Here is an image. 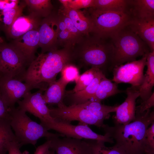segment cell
Instances as JSON below:
<instances>
[{
	"label": "cell",
	"instance_id": "1",
	"mask_svg": "<svg viewBox=\"0 0 154 154\" xmlns=\"http://www.w3.org/2000/svg\"><path fill=\"white\" fill-rule=\"evenodd\" d=\"M73 50L63 48L38 54L28 66L23 81L32 89L44 92L56 80L58 74L66 64L73 62Z\"/></svg>",
	"mask_w": 154,
	"mask_h": 154
},
{
	"label": "cell",
	"instance_id": "2",
	"mask_svg": "<svg viewBox=\"0 0 154 154\" xmlns=\"http://www.w3.org/2000/svg\"><path fill=\"white\" fill-rule=\"evenodd\" d=\"M135 116V119L129 123L115 124L113 127L105 125L102 128L127 154H154L148 147L145 137L147 129L154 122V111L149 109Z\"/></svg>",
	"mask_w": 154,
	"mask_h": 154
},
{
	"label": "cell",
	"instance_id": "3",
	"mask_svg": "<svg viewBox=\"0 0 154 154\" xmlns=\"http://www.w3.org/2000/svg\"><path fill=\"white\" fill-rule=\"evenodd\" d=\"M73 50V61L78 62L79 66L96 68L104 71L111 65L112 50L110 41L94 35H85Z\"/></svg>",
	"mask_w": 154,
	"mask_h": 154
},
{
	"label": "cell",
	"instance_id": "4",
	"mask_svg": "<svg viewBox=\"0 0 154 154\" xmlns=\"http://www.w3.org/2000/svg\"><path fill=\"white\" fill-rule=\"evenodd\" d=\"M112 50L110 69L125 63L136 60L150 52L146 44L127 25L110 38Z\"/></svg>",
	"mask_w": 154,
	"mask_h": 154
},
{
	"label": "cell",
	"instance_id": "5",
	"mask_svg": "<svg viewBox=\"0 0 154 154\" xmlns=\"http://www.w3.org/2000/svg\"><path fill=\"white\" fill-rule=\"evenodd\" d=\"M10 124L14 131L16 139L21 147L31 144L35 145L42 137L47 139L55 137H64L58 133H53L46 128L32 120L25 111L15 106L9 109Z\"/></svg>",
	"mask_w": 154,
	"mask_h": 154
},
{
	"label": "cell",
	"instance_id": "6",
	"mask_svg": "<svg viewBox=\"0 0 154 154\" xmlns=\"http://www.w3.org/2000/svg\"><path fill=\"white\" fill-rule=\"evenodd\" d=\"M92 23V33L104 39L112 36L127 25L131 18L128 11H115L89 8L87 14Z\"/></svg>",
	"mask_w": 154,
	"mask_h": 154
},
{
	"label": "cell",
	"instance_id": "7",
	"mask_svg": "<svg viewBox=\"0 0 154 154\" xmlns=\"http://www.w3.org/2000/svg\"><path fill=\"white\" fill-rule=\"evenodd\" d=\"M0 63L3 77L22 82L30 64L23 54L13 44L2 43L0 44Z\"/></svg>",
	"mask_w": 154,
	"mask_h": 154
},
{
	"label": "cell",
	"instance_id": "8",
	"mask_svg": "<svg viewBox=\"0 0 154 154\" xmlns=\"http://www.w3.org/2000/svg\"><path fill=\"white\" fill-rule=\"evenodd\" d=\"M51 116L57 121L70 123L76 121L79 123L103 128L104 120L85 108L82 104L67 106L65 104L49 109Z\"/></svg>",
	"mask_w": 154,
	"mask_h": 154
},
{
	"label": "cell",
	"instance_id": "9",
	"mask_svg": "<svg viewBox=\"0 0 154 154\" xmlns=\"http://www.w3.org/2000/svg\"><path fill=\"white\" fill-rule=\"evenodd\" d=\"M48 130L52 129L64 137L79 139H87L104 143H114V139L107 133L104 135L96 133L88 125L79 123L75 125L70 123L54 121L42 125Z\"/></svg>",
	"mask_w": 154,
	"mask_h": 154
},
{
	"label": "cell",
	"instance_id": "10",
	"mask_svg": "<svg viewBox=\"0 0 154 154\" xmlns=\"http://www.w3.org/2000/svg\"><path fill=\"white\" fill-rule=\"evenodd\" d=\"M147 54L140 59L114 67L112 70L113 77L112 80L117 84L124 83L130 84L132 86H139L143 79Z\"/></svg>",
	"mask_w": 154,
	"mask_h": 154
},
{
	"label": "cell",
	"instance_id": "11",
	"mask_svg": "<svg viewBox=\"0 0 154 154\" xmlns=\"http://www.w3.org/2000/svg\"><path fill=\"white\" fill-rule=\"evenodd\" d=\"M48 139L50 141V149L54 150L56 154H94L96 141L66 137H53Z\"/></svg>",
	"mask_w": 154,
	"mask_h": 154
},
{
	"label": "cell",
	"instance_id": "12",
	"mask_svg": "<svg viewBox=\"0 0 154 154\" xmlns=\"http://www.w3.org/2000/svg\"><path fill=\"white\" fill-rule=\"evenodd\" d=\"M44 92L41 90L34 93L30 92L24 96L22 100H19L17 103L19 109L38 117L41 125L55 120L51 116L50 109L43 98Z\"/></svg>",
	"mask_w": 154,
	"mask_h": 154
},
{
	"label": "cell",
	"instance_id": "13",
	"mask_svg": "<svg viewBox=\"0 0 154 154\" xmlns=\"http://www.w3.org/2000/svg\"><path fill=\"white\" fill-rule=\"evenodd\" d=\"M32 90L28 84L17 79L4 76L0 78V91L9 108Z\"/></svg>",
	"mask_w": 154,
	"mask_h": 154
},
{
	"label": "cell",
	"instance_id": "14",
	"mask_svg": "<svg viewBox=\"0 0 154 154\" xmlns=\"http://www.w3.org/2000/svg\"><path fill=\"white\" fill-rule=\"evenodd\" d=\"M38 31L39 47L41 48V53L58 49L57 26L54 15L51 14L42 20Z\"/></svg>",
	"mask_w": 154,
	"mask_h": 154
},
{
	"label": "cell",
	"instance_id": "15",
	"mask_svg": "<svg viewBox=\"0 0 154 154\" xmlns=\"http://www.w3.org/2000/svg\"><path fill=\"white\" fill-rule=\"evenodd\" d=\"M139 86H132L125 91L127 97L125 101L117 106L114 117L115 124L125 125L136 118V100L139 97Z\"/></svg>",
	"mask_w": 154,
	"mask_h": 154
},
{
	"label": "cell",
	"instance_id": "16",
	"mask_svg": "<svg viewBox=\"0 0 154 154\" xmlns=\"http://www.w3.org/2000/svg\"><path fill=\"white\" fill-rule=\"evenodd\" d=\"M127 26L154 51V18L141 19L131 17Z\"/></svg>",
	"mask_w": 154,
	"mask_h": 154
},
{
	"label": "cell",
	"instance_id": "17",
	"mask_svg": "<svg viewBox=\"0 0 154 154\" xmlns=\"http://www.w3.org/2000/svg\"><path fill=\"white\" fill-rule=\"evenodd\" d=\"M38 29L30 31L15 39L13 44L24 56L30 64L35 59V54L39 47Z\"/></svg>",
	"mask_w": 154,
	"mask_h": 154
},
{
	"label": "cell",
	"instance_id": "18",
	"mask_svg": "<svg viewBox=\"0 0 154 154\" xmlns=\"http://www.w3.org/2000/svg\"><path fill=\"white\" fill-rule=\"evenodd\" d=\"M41 20V18L33 13L22 15L6 28V33L10 38L16 39L30 31L38 29Z\"/></svg>",
	"mask_w": 154,
	"mask_h": 154
},
{
	"label": "cell",
	"instance_id": "19",
	"mask_svg": "<svg viewBox=\"0 0 154 154\" xmlns=\"http://www.w3.org/2000/svg\"><path fill=\"white\" fill-rule=\"evenodd\" d=\"M105 75L100 71L92 82L83 90L73 93L65 92V96L69 97L70 101V105L84 103L92 99L96 92L102 79Z\"/></svg>",
	"mask_w": 154,
	"mask_h": 154
},
{
	"label": "cell",
	"instance_id": "20",
	"mask_svg": "<svg viewBox=\"0 0 154 154\" xmlns=\"http://www.w3.org/2000/svg\"><path fill=\"white\" fill-rule=\"evenodd\" d=\"M147 70L144 75L143 82L139 87V97L142 101L148 99L152 94L154 86V51L147 55Z\"/></svg>",
	"mask_w": 154,
	"mask_h": 154
},
{
	"label": "cell",
	"instance_id": "21",
	"mask_svg": "<svg viewBox=\"0 0 154 154\" xmlns=\"http://www.w3.org/2000/svg\"><path fill=\"white\" fill-rule=\"evenodd\" d=\"M59 11L68 17L76 28L84 35L92 33V21L87 14L80 10H75L69 7L63 8Z\"/></svg>",
	"mask_w": 154,
	"mask_h": 154
},
{
	"label": "cell",
	"instance_id": "22",
	"mask_svg": "<svg viewBox=\"0 0 154 154\" xmlns=\"http://www.w3.org/2000/svg\"><path fill=\"white\" fill-rule=\"evenodd\" d=\"M66 85L60 78L50 84L43 94L46 104L57 105L59 107L64 104L63 100Z\"/></svg>",
	"mask_w": 154,
	"mask_h": 154
},
{
	"label": "cell",
	"instance_id": "23",
	"mask_svg": "<svg viewBox=\"0 0 154 154\" xmlns=\"http://www.w3.org/2000/svg\"><path fill=\"white\" fill-rule=\"evenodd\" d=\"M131 6L128 11L131 17L145 19L154 18V0H128Z\"/></svg>",
	"mask_w": 154,
	"mask_h": 154
},
{
	"label": "cell",
	"instance_id": "24",
	"mask_svg": "<svg viewBox=\"0 0 154 154\" xmlns=\"http://www.w3.org/2000/svg\"><path fill=\"white\" fill-rule=\"evenodd\" d=\"M124 92L118 89L117 84L113 82L105 76L101 80L96 92L91 100L101 102L110 96Z\"/></svg>",
	"mask_w": 154,
	"mask_h": 154
},
{
	"label": "cell",
	"instance_id": "25",
	"mask_svg": "<svg viewBox=\"0 0 154 154\" xmlns=\"http://www.w3.org/2000/svg\"><path fill=\"white\" fill-rule=\"evenodd\" d=\"M24 1L30 12L40 18L51 14L53 6L50 0H25Z\"/></svg>",
	"mask_w": 154,
	"mask_h": 154
},
{
	"label": "cell",
	"instance_id": "26",
	"mask_svg": "<svg viewBox=\"0 0 154 154\" xmlns=\"http://www.w3.org/2000/svg\"><path fill=\"white\" fill-rule=\"evenodd\" d=\"M54 16L57 26L58 45L63 48L73 49L71 36L66 25L58 13Z\"/></svg>",
	"mask_w": 154,
	"mask_h": 154
},
{
	"label": "cell",
	"instance_id": "27",
	"mask_svg": "<svg viewBox=\"0 0 154 154\" xmlns=\"http://www.w3.org/2000/svg\"><path fill=\"white\" fill-rule=\"evenodd\" d=\"M128 0H94L93 8L104 11H127Z\"/></svg>",
	"mask_w": 154,
	"mask_h": 154
},
{
	"label": "cell",
	"instance_id": "28",
	"mask_svg": "<svg viewBox=\"0 0 154 154\" xmlns=\"http://www.w3.org/2000/svg\"><path fill=\"white\" fill-rule=\"evenodd\" d=\"M100 71L101 70L96 68H90L79 75L75 81L76 85L72 90L67 91L66 92L67 93H73L83 90L92 82Z\"/></svg>",
	"mask_w": 154,
	"mask_h": 154
},
{
	"label": "cell",
	"instance_id": "29",
	"mask_svg": "<svg viewBox=\"0 0 154 154\" xmlns=\"http://www.w3.org/2000/svg\"><path fill=\"white\" fill-rule=\"evenodd\" d=\"M26 5L24 2L19 4L16 7L0 11V21L4 24L6 28L11 25L17 18L23 15V9Z\"/></svg>",
	"mask_w": 154,
	"mask_h": 154
},
{
	"label": "cell",
	"instance_id": "30",
	"mask_svg": "<svg viewBox=\"0 0 154 154\" xmlns=\"http://www.w3.org/2000/svg\"><path fill=\"white\" fill-rule=\"evenodd\" d=\"M14 141H17L10 125L9 119H0V149L8 142Z\"/></svg>",
	"mask_w": 154,
	"mask_h": 154
},
{
	"label": "cell",
	"instance_id": "31",
	"mask_svg": "<svg viewBox=\"0 0 154 154\" xmlns=\"http://www.w3.org/2000/svg\"><path fill=\"white\" fill-rule=\"evenodd\" d=\"M60 79L65 84L75 81L79 76V68L73 63L66 65L61 71Z\"/></svg>",
	"mask_w": 154,
	"mask_h": 154
},
{
	"label": "cell",
	"instance_id": "32",
	"mask_svg": "<svg viewBox=\"0 0 154 154\" xmlns=\"http://www.w3.org/2000/svg\"><path fill=\"white\" fill-rule=\"evenodd\" d=\"M65 23L71 36L74 47L79 43L83 38L84 35L76 28L69 18L59 11L58 13Z\"/></svg>",
	"mask_w": 154,
	"mask_h": 154
},
{
	"label": "cell",
	"instance_id": "33",
	"mask_svg": "<svg viewBox=\"0 0 154 154\" xmlns=\"http://www.w3.org/2000/svg\"><path fill=\"white\" fill-rule=\"evenodd\" d=\"M104 142L96 141L94 145V154H127L125 151L115 144L107 147Z\"/></svg>",
	"mask_w": 154,
	"mask_h": 154
},
{
	"label": "cell",
	"instance_id": "34",
	"mask_svg": "<svg viewBox=\"0 0 154 154\" xmlns=\"http://www.w3.org/2000/svg\"><path fill=\"white\" fill-rule=\"evenodd\" d=\"M94 0H69L68 7L75 10H80L94 7Z\"/></svg>",
	"mask_w": 154,
	"mask_h": 154
},
{
	"label": "cell",
	"instance_id": "35",
	"mask_svg": "<svg viewBox=\"0 0 154 154\" xmlns=\"http://www.w3.org/2000/svg\"><path fill=\"white\" fill-rule=\"evenodd\" d=\"M154 106V93L147 99L142 102L139 106L136 107L135 115L141 114Z\"/></svg>",
	"mask_w": 154,
	"mask_h": 154
},
{
	"label": "cell",
	"instance_id": "36",
	"mask_svg": "<svg viewBox=\"0 0 154 154\" xmlns=\"http://www.w3.org/2000/svg\"><path fill=\"white\" fill-rule=\"evenodd\" d=\"M145 137L148 147L151 152L154 154V122L147 129Z\"/></svg>",
	"mask_w": 154,
	"mask_h": 154
},
{
	"label": "cell",
	"instance_id": "37",
	"mask_svg": "<svg viewBox=\"0 0 154 154\" xmlns=\"http://www.w3.org/2000/svg\"><path fill=\"white\" fill-rule=\"evenodd\" d=\"M5 146L8 154H24L21 151V147L17 141L9 142Z\"/></svg>",
	"mask_w": 154,
	"mask_h": 154
},
{
	"label": "cell",
	"instance_id": "38",
	"mask_svg": "<svg viewBox=\"0 0 154 154\" xmlns=\"http://www.w3.org/2000/svg\"><path fill=\"white\" fill-rule=\"evenodd\" d=\"M9 109L0 91V119H9Z\"/></svg>",
	"mask_w": 154,
	"mask_h": 154
},
{
	"label": "cell",
	"instance_id": "39",
	"mask_svg": "<svg viewBox=\"0 0 154 154\" xmlns=\"http://www.w3.org/2000/svg\"><path fill=\"white\" fill-rule=\"evenodd\" d=\"M19 2L18 0H0V11L16 7Z\"/></svg>",
	"mask_w": 154,
	"mask_h": 154
},
{
	"label": "cell",
	"instance_id": "40",
	"mask_svg": "<svg viewBox=\"0 0 154 154\" xmlns=\"http://www.w3.org/2000/svg\"><path fill=\"white\" fill-rule=\"evenodd\" d=\"M50 140H47L44 143L37 147L34 154H46L50 149Z\"/></svg>",
	"mask_w": 154,
	"mask_h": 154
},
{
	"label": "cell",
	"instance_id": "41",
	"mask_svg": "<svg viewBox=\"0 0 154 154\" xmlns=\"http://www.w3.org/2000/svg\"><path fill=\"white\" fill-rule=\"evenodd\" d=\"M59 1L61 3L63 6V8H66L68 7V3L69 0H59Z\"/></svg>",
	"mask_w": 154,
	"mask_h": 154
},
{
	"label": "cell",
	"instance_id": "42",
	"mask_svg": "<svg viewBox=\"0 0 154 154\" xmlns=\"http://www.w3.org/2000/svg\"><path fill=\"white\" fill-rule=\"evenodd\" d=\"M7 152L5 145L0 149V154H6Z\"/></svg>",
	"mask_w": 154,
	"mask_h": 154
},
{
	"label": "cell",
	"instance_id": "43",
	"mask_svg": "<svg viewBox=\"0 0 154 154\" xmlns=\"http://www.w3.org/2000/svg\"><path fill=\"white\" fill-rule=\"evenodd\" d=\"M46 154H56L55 151L52 149L49 150L48 152Z\"/></svg>",
	"mask_w": 154,
	"mask_h": 154
},
{
	"label": "cell",
	"instance_id": "44",
	"mask_svg": "<svg viewBox=\"0 0 154 154\" xmlns=\"http://www.w3.org/2000/svg\"><path fill=\"white\" fill-rule=\"evenodd\" d=\"M3 77V74L1 65L0 63V78Z\"/></svg>",
	"mask_w": 154,
	"mask_h": 154
},
{
	"label": "cell",
	"instance_id": "45",
	"mask_svg": "<svg viewBox=\"0 0 154 154\" xmlns=\"http://www.w3.org/2000/svg\"><path fill=\"white\" fill-rule=\"evenodd\" d=\"M3 40L1 37L0 36V44L2 43L3 42Z\"/></svg>",
	"mask_w": 154,
	"mask_h": 154
}]
</instances>
